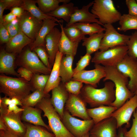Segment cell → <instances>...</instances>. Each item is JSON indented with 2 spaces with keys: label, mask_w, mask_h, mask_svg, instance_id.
Listing matches in <instances>:
<instances>
[{
  "label": "cell",
  "mask_w": 137,
  "mask_h": 137,
  "mask_svg": "<svg viewBox=\"0 0 137 137\" xmlns=\"http://www.w3.org/2000/svg\"><path fill=\"white\" fill-rule=\"evenodd\" d=\"M94 67V69L84 70L74 74L71 80L80 81L96 88L100 80L105 77L106 72L104 66L95 64Z\"/></svg>",
  "instance_id": "4fadbf2b"
},
{
  "label": "cell",
  "mask_w": 137,
  "mask_h": 137,
  "mask_svg": "<svg viewBox=\"0 0 137 137\" xmlns=\"http://www.w3.org/2000/svg\"><path fill=\"white\" fill-rule=\"evenodd\" d=\"M117 108L110 106L102 105L97 107L87 109L89 116L94 124L110 117L112 114Z\"/></svg>",
  "instance_id": "d4e9b609"
},
{
  "label": "cell",
  "mask_w": 137,
  "mask_h": 137,
  "mask_svg": "<svg viewBox=\"0 0 137 137\" xmlns=\"http://www.w3.org/2000/svg\"><path fill=\"white\" fill-rule=\"evenodd\" d=\"M61 35V31L55 27L46 36L45 38V47L52 68L54 63L57 53L59 51V44Z\"/></svg>",
  "instance_id": "ac0fdd59"
},
{
  "label": "cell",
  "mask_w": 137,
  "mask_h": 137,
  "mask_svg": "<svg viewBox=\"0 0 137 137\" xmlns=\"http://www.w3.org/2000/svg\"><path fill=\"white\" fill-rule=\"evenodd\" d=\"M33 41L21 31L10 39L6 43L5 50L9 53L15 54L19 53L25 47L31 44Z\"/></svg>",
  "instance_id": "603a6c76"
},
{
  "label": "cell",
  "mask_w": 137,
  "mask_h": 137,
  "mask_svg": "<svg viewBox=\"0 0 137 137\" xmlns=\"http://www.w3.org/2000/svg\"><path fill=\"white\" fill-rule=\"evenodd\" d=\"M127 45L128 47L127 54L137 59V31H135L130 35Z\"/></svg>",
  "instance_id": "74e56055"
},
{
  "label": "cell",
  "mask_w": 137,
  "mask_h": 137,
  "mask_svg": "<svg viewBox=\"0 0 137 137\" xmlns=\"http://www.w3.org/2000/svg\"><path fill=\"white\" fill-rule=\"evenodd\" d=\"M134 95H136L137 96V87L134 92Z\"/></svg>",
  "instance_id": "91938a15"
},
{
  "label": "cell",
  "mask_w": 137,
  "mask_h": 137,
  "mask_svg": "<svg viewBox=\"0 0 137 137\" xmlns=\"http://www.w3.org/2000/svg\"><path fill=\"white\" fill-rule=\"evenodd\" d=\"M0 137H21L13 133L8 130H0Z\"/></svg>",
  "instance_id": "f907efd6"
},
{
  "label": "cell",
  "mask_w": 137,
  "mask_h": 137,
  "mask_svg": "<svg viewBox=\"0 0 137 137\" xmlns=\"http://www.w3.org/2000/svg\"><path fill=\"white\" fill-rule=\"evenodd\" d=\"M49 77V75L33 74L30 81L32 90L43 91L45 88Z\"/></svg>",
  "instance_id": "d590c367"
},
{
  "label": "cell",
  "mask_w": 137,
  "mask_h": 137,
  "mask_svg": "<svg viewBox=\"0 0 137 137\" xmlns=\"http://www.w3.org/2000/svg\"><path fill=\"white\" fill-rule=\"evenodd\" d=\"M132 124L130 129L126 131L125 137H137V108L133 113Z\"/></svg>",
  "instance_id": "b9f144b4"
},
{
  "label": "cell",
  "mask_w": 137,
  "mask_h": 137,
  "mask_svg": "<svg viewBox=\"0 0 137 137\" xmlns=\"http://www.w3.org/2000/svg\"><path fill=\"white\" fill-rule=\"evenodd\" d=\"M36 3V0H23V3L20 7L39 20L43 21L46 19H50L56 20L59 23L63 22L62 20H58L56 18L44 13L37 6Z\"/></svg>",
  "instance_id": "83f0119b"
},
{
  "label": "cell",
  "mask_w": 137,
  "mask_h": 137,
  "mask_svg": "<svg viewBox=\"0 0 137 137\" xmlns=\"http://www.w3.org/2000/svg\"><path fill=\"white\" fill-rule=\"evenodd\" d=\"M82 137H90V135L89 132L84 134L83 136Z\"/></svg>",
  "instance_id": "680465c9"
},
{
  "label": "cell",
  "mask_w": 137,
  "mask_h": 137,
  "mask_svg": "<svg viewBox=\"0 0 137 137\" xmlns=\"http://www.w3.org/2000/svg\"><path fill=\"white\" fill-rule=\"evenodd\" d=\"M71 25L78 28L85 35H88L89 36L95 33L103 32L105 30V28L104 27H102L101 25L97 23H77Z\"/></svg>",
  "instance_id": "1f68e13d"
},
{
  "label": "cell",
  "mask_w": 137,
  "mask_h": 137,
  "mask_svg": "<svg viewBox=\"0 0 137 137\" xmlns=\"http://www.w3.org/2000/svg\"><path fill=\"white\" fill-rule=\"evenodd\" d=\"M69 94L65 87L64 83L62 82L58 86L52 90L51 102L61 120L63 116L65 105L68 98Z\"/></svg>",
  "instance_id": "e0dca14e"
},
{
  "label": "cell",
  "mask_w": 137,
  "mask_h": 137,
  "mask_svg": "<svg viewBox=\"0 0 137 137\" xmlns=\"http://www.w3.org/2000/svg\"><path fill=\"white\" fill-rule=\"evenodd\" d=\"M63 30L66 37L74 42L79 43L85 37V35L79 29L72 25L63 27Z\"/></svg>",
  "instance_id": "8d00e7d4"
},
{
  "label": "cell",
  "mask_w": 137,
  "mask_h": 137,
  "mask_svg": "<svg viewBox=\"0 0 137 137\" xmlns=\"http://www.w3.org/2000/svg\"><path fill=\"white\" fill-rule=\"evenodd\" d=\"M0 130H8L5 125L3 121L0 119Z\"/></svg>",
  "instance_id": "6f0895ef"
},
{
  "label": "cell",
  "mask_w": 137,
  "mask_h": 137,
  "mask_svg": "<svg viewBox=\"0 0 137 137\" xmlns=\"http://www.w3.org/2000/svg\"><path fill=\"white\" fill-rule=\"evenodd\" d=\"M32 90L30 81L21 77L14 78L4 74L0 75V91L10 98L20 100L30 94Z\"/></svg>",
  "instance_id": "3957f363"
},
{
  "label": "cell",
  "mask_w": 137,
  "mask_h": 137,
  "mask_svg": "<svg viewBox=\"0 0 137 137\" xmlns=\"http://www.w3.org/2000/svg\"><path fill=\"white\" fill-rule=\"evenodd\" d=\"M74 56L70 55H63L59 67L61 81L65 83L71 80L74 73L72 65Z\"/></svg>",
  "instance_id": "484cf974"
},
{
  "label": "cell",
  "mask_w": 137,
  "mask_h": 137,
  "mask_svg": "<svg viewBox=\"0 0 137 137\" xmlns=\"http://www.w3.org/2000/svg\"><path fill=\"white\" fill-rule=\"evenodd\" d=\"M22 112L17 113L9 112L7 106L0 103V119L4 123L8 130L21 137H24L26 130L25 125L21 121Z\"/></svg>",
  "instance_id": "ba28073f"
},
{
  "label": "cell",
  "mask_w": 137,
  "mask_h": 137,
  "mask_svg": "<svg viewBox=\"0 0 137 137\" xmlns=\"http://www.w3.org/2000/svg\"><path fill=\"white\" fill-rule=\"evenodd\" d=\"M62 121L66 128L75 137H82L89 132L94 124L92 119L80 120L65 109Z\"/></svg>",
  "instance_id": "9c48e42d"
},
{
  "label": "cell",
  "mask_w": 137,
  "mask_h": 137,
  "mask_svg": "<svg viewBox=\"0 0 137 137\" xmlns=\"http://www.w3.org/2000/svg\"><path fill=\"white\" fill-rule=\"evenodd\" d=\"M24 110V109L19 108L17 105L13 103H11L8 107V111H9L13 112L16 113L22 112Z\"/></svg>",
  "instance_id": "681fc988"
},
{
  "label": "cell",
  "mask_w": 137,
  "mask_h": 137,
  "mask_svg": "<svg viewBox=\"0 0 137 137\" xmlns=\"http://www.w3.org/2000/svg\"><path fill=\"white\" fill-rule=\"evenodd\" d=\"M15 62L18 66L28 70L33 74L50 75L52 70L44 64L37 54L29 48L21 53Z\"/></svg>",
  "instance_id": "52a82bcc"
},
{
  "label": "cell",
  "mask_w": 137,
  "mask_h": 137,
  "mask_svg": "<svg viewBox=\"0 0 137 137\" xmlns=\"http://www.w3.org/2000/svg\"><path fill=\"white\" fill-rule=\"evenodd\" d=\"M117 123L112 117L94 124L89 132L92 137H117Z\"/></svg>",
  "instance_id": "9a60e30c"
},
{
  "label": "cell",
  "mask_w": 137,
  "mask_h": 137,
  "mask_svg": "<svg viewBox=\"0 0 137 137\" xmlns=\"http://www.w3.org/2000/svg\"><path fill=\"white\" fill-rule=\"evenodd\" d=\"M17 18L22 31L34 41L42 26L43 21L38 20L25 10L22 15Z\"/></svg>",
  "instance_id": "5bb4252c"
},
{
  "label": "cell",
  "mask_w": 137,
  "mask_h": 137,
  "mask_svg": "<svg viewBox=\"0 0 137 137\" xmlns=\"http://www.w3.org/2000/svg\"><path fill=\"white\" fill-rule=\"evenodd\" d=\"M5 4L6 9L11 7H21L23 0H1Z\"/></svg>",
  "instance_id": "7dc6e473"
},
{
  "label": "cell",
  "mask_w": 137,
  "mask_h": 137,
  "mask_svg": "<svg viewBox=\"0 0 137 137\" xmlns=\"http://www.w3.org/2000/svg\"><path fill=\"white\" fill-rule=\"evenodd\" d=\"M32 51H34L44 64L47 67L52 69L48 57L45 47L40 46L36 47Z\"/></svg>",
  "instance_id": "ab89813d"
},
{
  "label": "cell",
  "mask_w": 137,
  "mask_h": 137,
  "mask_svg": "<svg viewBox=\"0 0 137 137\" xmlns=\"http://www.w3.org/2000/svg\"><path fill=\"white\" fill-rule=\"evenodd\" d=\"M12 103L17 105H19L22 106V104L21 100L15 98H11Z\"/></svg>",
  "instance_id": "9f6ffc18"
},
{
  "label": "cell",
  "mask_w": 137,
  "mask_h": 137,
  "mask_svg": "<svg viewBox=\"0 0 137 137\" xmlns=\"http://www.w3.org/2000/svg\"><path fill=\"white\" fill-rule=\"evenodd\" d=\"M24 11L21 7H17L12 8L10 12L17 18H19L22 15Z\"/></svg>",
  "instance_id": "c3c4849f"
},
{
  "label": "cell",
  "mask_w": 137,
  "mask_h": 137,
  "mask_svg": "<svg viewBox=\"0 0 137 137\" xmlns=\"http://www.w3.org/2000/svg\"><path fill=\"white\" fill-rule=\"evenodd\" d=\"M126 4L128 9V13L137 16V2L135 0H126Z\"/></svg>",
  "instance_id": "f6af8a7d"
},
{
  "label": "cell",
  "mask_w": 137,
  "mask_h": 137,
  "mask_svg": "<svg viewBox=\"0 0 137 137\" xmlns=\"http://www.w3.org/2000/svg\"><path fill=\"white\" fill-rule=\"evenodd\" d=\"M90 137H92L90 136Z\"/></svg>",
  "instance_id": "94428289"
},
{
  "label": "cell",
  "mask_w": 137,
  "mask_h": 137,
  "mask_svg": "<svg viewBox=\"0 0 137 137\" xmlns=\"http://www.w3.org/2000/svg\"><path fill=\"white\" fill-rule=\"evenodd\" d=\"M106 75L103 79L105 81L110 80L114 84L115 99L110 105L117 109L134 95L128 88V78L126 77L116 69L115 66H105Z\"/></svg>",
  "instance_id": "7a4b0ae2"
},
{
  "label": "cell",
  "mask_w": 137,
  "mask_h": 137,
  "mask_svg": "<svg viewBox=\"0 0 137 137\" xmlns=\"http://www.w3.org/2000/svg\"><path fill=\"white\" fill-rule=\"evenodd\" d=\"M64 85L69 93L76 95L80 94L81 90L83 87L82 82L72 80L65 83Z\"/></svg>",
  "instance_id": "f35d334b"
},
{
  "label": "cell",
  "mask_w": 137,
  "mask_h": 137,
  "mask_svg": "<svg viewBox=\"0 0 137 137\" xmlns=\"http://www.w3.org/2000/svg\"><path fill=\"white\" fill-rule=\"evenodd\" d=\"M3 24L9 34L10 39L22 31L19 24H13L11 23H7L5 22H4Z\"/></svg>",
  "instance_id": "7bdbcfd3"
},
{
  "label": "cell",
  "mask_w": 137,
  "mask_h": 137,
  "mask_svg": "<svg viewBox=\"0 0 137 137\" xmlns=\"http://www.w3.org/2000/svg\"><path fill=\"white\" fill-rule=\"evenodd\" d=\"M26 131L24 137H55L52 133L40 126L30 124L25 125Z\"/></svg>",
  "instance_id": "4dcf8cb0"
},
{
  "label": "cell",
  "mask_w": 137,
  "mask_h": 137,
  "mask_svg": "<svg viewBox=\"0 0 137 137\" xmlns=\"http://www.w3.org/2000/svg\"><path fill=\"white\" fill-rule=\"evenodd\" d=\"M53 19H48L43 21L42 27L39 31L35 40L29 44V48L32 50L36 47L40 46L45 47V38L46 36L59 24Z\"/></svg>",
  "instance_id": "ffe728a7"
},
{
  "label": "cell",
  "mask_w": 137,
  "mask_h": 137,
  "mask_svg": "<svg viewBox=\"0 0 137 137\" xmlns=\"http://www.w3.org/2000/svg\"><path fill=\"white\" fill-rule=\"evenodd\" d=\"M118 129L117 137H125L124 135V134L126 131L127 130V128L125 126L124 127H120Z\"/></svg>",
  "instance_id": "11a10c76"
},
{
  "label": "cell",
  "mask_w": 137,
  "mask_h": 137,
  "mask_svg": "<svg viewBox=\"0 0 137 137\" xmlns=\"http://www.w3.org/2000/svg\"><path fill=\"white\" fill-rule=\"evenodd\" d=\"M91 59V55L87 53L84 55L81 56L77 63L75 67L73 69L74 74L84 70L89 64Z\"/></svg>",
  "instance_id": "60d3db41"
},
{
  "label": "cell",
  "mask_w": 137,
  "mask_h": 137,
  "mask_svg": "<svg viewBox=\"0 0 137 137\" xmlns=\"http://www.w3.org/2000/svg\"><path fill=\"white\" fill-rule=\"evenodd\" d=\"M115 67L123 75L129 78L127 87L134 93L137 87V59L127 54Z\"/></svg>",
  "instance_id": "8fae6325"
},
{
  "label": "cell",
  "mask_w": 137,
  "mask_h": 137,
  "mask_svg": "<svg viewBox=\"0 0 137 137\" xmlns=\"http://www.w3.org/2000/svg\"><path fill=\"white\" fill-rule=\"evenodd\" d=\"M104 27L105 32L100 43V51L117 46L127 45L130 35L119 33L111 24H105Z\"/></svg>",
  "instance_id": "30bf717a"
},
{
  "label": "cell",
  "mask_w": 137,
  "mask_h": 137,
  "mask_svg": "<svg viewBox=\"0 0 137 137\" xmlns=\"http://www.w3.org/2000/svg\"><path fill=\"white\" fill-rule=\"evenodd\" d=\"M23 109L24 110L21 115V119L23 120L35 125L44 127L48 130H50L49 126L46 125L42 120L40 109L30 107Z\"/></svg>",
  "instance_id": "cb8c5ba5"
},
{
  "label": "cell",
  "mask_w": 137,
  "mask_h": 137,
  "mask_svg": "<svg viewBox=\"0 0 137 137\" xmlns=\"http://www.w3.org/2000/svg\"><path fill=\"white\" fill-rule=\"evenodd\" d=\"M0 39L2 43H7L10 39L9 34L3 23H0Z\"/></svg>",
  "instance_id": "ee69618b"
},
{
  "label": "cell",
  "mask_w": 137,
  "mask_h": 137,
  "mask_svg": "<svg viewBox=\"0 0 137 137\" xmlns=\"http://www.w3.org/2000/svg\"><path fill=\"white\" fill-rule=\"evenodd\" d=\"M17 18L16 16L10 12L4 16V22L10 23Z\"/></svg>",
  "instance_id": "f5cc1de1"
},
{
  "label": "cell",
  "mask_w": 137,
  "mask_h": 137,
  "mask_svg": "<svg viewBox=\"0 0 137 137\" xmlns=\"http://www.w3.org/2000/svg\"><path fill=\"white\" fill-rule=\"evenodd\" d=\"M63 55L59 51L57 53L49 79L43 91L44 93L45 94H48L51 91L58 86L61 82L59 67Z\"/></svg>",
  "instance_id": "44dd1931"
},
{
  "label": "cell",
  "mask_w": 137,
  "mask_h": 137,
  "mask_svg": "<svg viewBox=\"0 0 137 137\" xmlns=\"http://www.w3.org/2000/svg\"><path fill=\"white\" fill-rule=\"evenodd\" d=\"M17 72L20 77L23 78L28 81L31 79L33 73L23 67H20L18 70Z\"/></svg>",
  "instance_id": "bcb514c9"
},
{
  "label": "cell",
  "mask_w": 137,
  "mask_h": 137,
  "mask_svg": "<svg viewBox=\"0 0 137 137\" xmlns=\"http://www.w3.org/2000/svg\"><path fill=\"white\" fill-rule=\"evenodd\" d=\"M94 1L90 3L88 5L83 6L80 9H77L72 15L70 21L66 25L68 26L77 23H97L103 25L99 22L97 17L90 12L89 9L92 6Z\"/></svg>",
  "instance_id": "d6986e66"
},
{
  "label": "cell",
  "mask_w": 137,
  "mask_h": 137,
  "mask_svg": "<svg viewBox=\"0 0 137 137\" xmlns=\"http://www.w3.org/2000/svg\"><path fill=\"white\" fill-rule=\"evenodd\" d=\"M6 9V7L4 3L0 1V23H3L4 22L3 13L4 10Z\"/></svg>",
  "instance_id": "816d5d0a"
},
{
  "label": "cell",
  "mask_w": 137,
  "mask_h": 137,
  "mask_svg": "<svg viewBox=\"0 0 137 137\" xmlns=\"http://www.w3.org/2000/svg\"><path fill=\"white\" fill-rule=\"evenodd\" d=\"M78 9L73 3L70 2L59 5L55 10L46 14L57 19H62L68 23L72 15Z\"/></svg>",
  "instance_id": "4316f807"
},
{
  "label": "cell",
  "mask_w": 137,
  "mask_h": 137,
  "mask_svg": "<svg viewBox=\"0 0 137 137\" xmlns=\"http://www.w3.org/2000/svg\"><path fill=\"white\" fill-rule=\"evenodd\" d=\"M15 54L9 53L4 49L0 53V73L21 77L15 70Z\"/></svg>",
  "instance_id": "7402d4cb"
},
{
  "label": "cell",
  "mask_w": 137,
  "mask_h": 137,
  "mask_svg": "<svg viewBox=\"0 0 137 137\" xmlns=\"http://www.w3.org/2000/svg\"><path fill=\"white\" fill-rule=\"evenodd\" d=\"M36 3L40 9L46 14L55 10L61 3L63 4L70 2V0H37Z\"/></svg>",
  "instance_id": "836d02e7"
},
{
  "label": "cell",
  "mask_w": 137,
  "mask_h": 137,
  "mask_svg": "<svg viewBox=\"0 0 137 137\" xmlns=\"http://www.w3.org/2000/svg\"><path fill=\"white\" fill-rule=\"evenodd\" d=\"M49 94L37 105V108L44 113L43 116L47 118L50 130L55 137H75L66 128L59 115L51 104Z\"/></svg>",
  "instance_id": "277c9868"
},
{
  "label": "cell",
  "mask_w": 137,
  "mask_h": 137,
  "mask_svg": "<svg viewBox=\"0 0 137 137\" xmlns=\"http://www.w3.org/2000/svg\"><path fill=\"white\" fill-rule=\"evenodd\" d=\"M128 50L127 45H122L97 51L95 52L91 62L104 66H115L127 54Z\"/></svg>",
  "instance_id": "8992f818"
},
{
  "label": "cell",
  "mask_w": 137,
  "mask_h": 137,
  "mask_svg": "<svg viewBox=\"0 0 137 137\" xmlns=\"http://www.w3.org/2000/svg\"><path fill=\"white\" fill-rule=\"evenodd\" d=\"M137 108V96L134 95L122 106L115 111L110 117L114 118L117 123V128L126 124L127 128L130 126L129 122L134 111Z\"/></svg>",
  "instance_id": "7c38bea8"
},
{
  "label": "cell",
  "mask_w": 137,
  "mask_h": 137,
  "mask_svg": "<svg viewBox=\"0 0 137 137\" xmlns=\"http://www.w3.org/2000/svg\"><path fill=\"white\" fill-rule=\"evenodd\" d=\"M61 30V35L59 44V51L63 55H76L79 43L74 42L69 39L65 35L63 24L59 23Z\"/></svg>",
  "instance_id": "f1b7e54d"
},
{
  "label": "cell",
  "mask_w": 137,
  "mask_h": 137,
  "mask_svg": "<svg viewBox=\"0 0 137 137\" xmlns=\"http://www.w3.org/2000/svg\"><path fill=\"white\" fill-rule=\"evenodd\" d=\"M136 1L137 2V0H136Z\"/></svg>",
  "instance_id": "6125c7cd"
},
{
  "label": "cell",
  "mask_w": 137,
  "mask_h": 137,
  "mask_svg": "<svg viewBox=\"0 0 137 137\" xmlns=\"http://www.w3.org/2000/svg\"><path fill=\"white\" fill-rule=\"evenodd\" d=\"M114 87V83L111 81L106 82L104 87L99 89L85 84L79 95L92 108L102 105L110 106L115 99Z\"/></svg>",
  "instance_id": "6da1fadb"
},
{
  "label": "cell",
  "mask_w": 137,
  "mask_h": 137,
  "mask_svg": "<svg viewBox=\"0 0 137 137\" xmlns=\"http://www.w3.org/2000/svg\"><path fill=\"white\" fill-rule=\"evenodd\" d=\"M103 25L119 21L122 15L114 6L112 0H95L91 10Z\"/></svg>",
  "instance_id": "5b68a950"
},
{
  "label": "cell",
  "mask_w": 137,
  "mask_h": 137,
  "mask_svg": "<svg viewBox=\"0 0 137 137\" xmlns=\"http://www.w3.org/2000/svg\"><path fill=\"white\" fill-rule=\"evenodd\" d=\"M87 104L80 95H76L69 93L64 109L73 116L78 117L84 120H90L92 119L88 114Z\"/></svg>",
  "instance_id": "2e32d148"
},
{
  "label": "cell",
  "mask_w": 137,
  "mask_h": 137,
  "mask_svg": "<svg viewBox=\"0 0 137 137\" xmlns=\"http://www.w3.org/2000/svg\"><path fill=\"white\" fill-rule=\"evenodd\" d=\"M104 32L96 33L85 37L82 40V45L85 47L86 53L91 55L99 49L100 43L104 36Z\"/></svg>",
  "instance_id": "f546056e"
},
{
  "label": "cell",
  "mask_w": 137,
  "mask_h": 137,
  "mask_svg": "<svg viewBox=\"0 0 137 137\" xmlns=\"http://www.w3.org/2000/svg\"><path fill=\"white\" fill-rule=\"evenodd\" d=\"M0 103H2L6 106H9L12 103L11 98L5 96L3 98H0Z\"/></svg>",
  "instance_id": "db71d44e"
},
{
  "label": "cell",
  "mask_w": 137,
  "mask_h": 137,
  "mask_svg": "<svg viewBox=\"0 0 137 137\" xmlns=\"http://www.w3.org/2000/svg\"><path fill=\"white\" fill-rule=\"evenodd\" d=\"M119 21L120 26L117 28L118 30L124 32L131 29L137 30V16L129 14H123Z\"/></svg>",
  "instance_id": "d6a6232c"
},
{
  "label": "cell",
  "mask_w": 137,
  "mask_h": 137,
  "mask_svg": "<svg viewBox=\"0 0 137 137\" xmlns=\"http://www.w3.org/2000/svg\"><path fill=\"white\" fill-rule=\"evenodd\" d=\"M46 95L43 91L37 90L34 91L21 100L22 105V108L33 107L36 105Z\"/></svg>",
  "instance_id": "e575fe53"
}]
</instances>
